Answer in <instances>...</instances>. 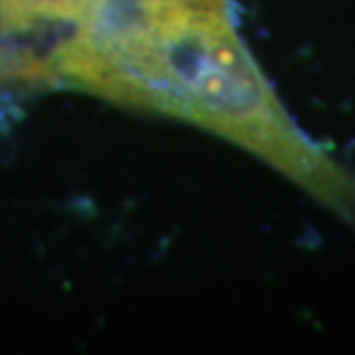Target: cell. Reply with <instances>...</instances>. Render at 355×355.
Instances as JSON below:
<instances>
[{
	"label": "cell",
	"mask_w": 355,
	"mask_h": 355,
	"mask_svg": "<svg viewBox=\"0 0 355 355\" xmlns=\"http://www.w3.org/2000/svg\"><path fill=\"white\" fill-rule=\"evenodd\" d=\"M99 0H0V31L26 35L60 26H79Z\"/></svg>",
	"instance_id": "cell-1"
}]
</instances>
